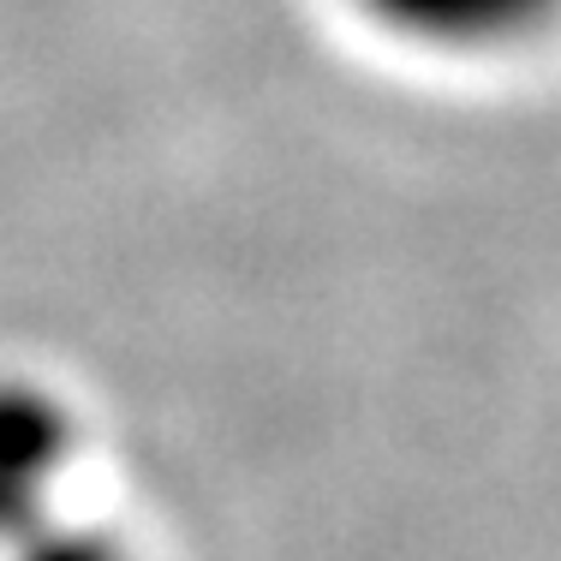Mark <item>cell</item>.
Instances as JSON below:
<instances>
[{
	"mask_svg": "<svg viewBox=\"0 0 561 561\" xmlns=\"http://www.w3.org/2000/svg\"><path fill=\"white\" fill-rule=\"evenodd\" d=\"M0 561H126V556H119V543L102 538V531L48 514V519H36L31 531H19L12 543H0Z\"/></svg>",
	"mask_w": 561,
	"mask_h": 561,
	"instance_id": "3957f363",
	"label": "cell"
},
{
	"mask_svg": "<svg viewBox=\"0 0 561 561\" xmlns=\"http://www.w3.org/2000/svg\"><path fill=\"white\" fill-rule=\"evenodd\" d=\"M358 7L419 48H502L538 31L556 0H358Z\"/></svg>",
	"mask_w": 561,
	"mask_h": 561,
	"instance_id": "7a4b0ae2",
	"label": "cell"
},
{
	"mask_svg": "<svg viewBox=\"0 0 561 561\" xmlns=\"http://www.w3.org/2000/svg\"><path fill=\"white\" fill-rule=\"evenodd\" d=\"M72 454L60 407L24 382H0V543L55 514V484Z\"/></svg>",
	"mask_w": 561,
	"mask_h": 561,
	"instance_id": "6da1fadb",
	"label": "cell"
}]
</instances>
